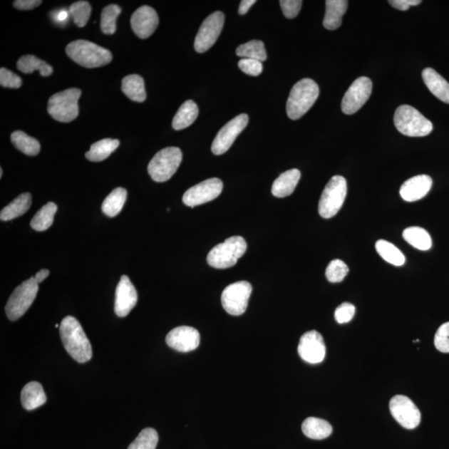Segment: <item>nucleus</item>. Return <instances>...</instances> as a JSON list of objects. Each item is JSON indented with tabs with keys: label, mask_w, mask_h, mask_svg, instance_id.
Returning <instances> with one entry per match:
<instances>
[{
	"label": "nucleus",
	"mask_w": 449,
	"mask_h": 449,
	"mask_svg": "<svg viewBox=\"0 0 449 449\" xmlns=\"http://www.w3.org/2000/svg\"><path fill=\"white\" fill-rule=\"evenodd\" d=\"M60 337L69 356L78 363H86L93 357L91 344L81 324L73 316L63 318L59 326Z\"/></svg>",
	"instance_id": "nucleus-1"
},
{
	"label": "nucleus",
	"mask_w": 449,
	"mask_h": 449,
	"mask_svg": "<svg viewBox=\"0 0 449 449\" xmlns=\"http://www.w3.org/2000/svg\"><path fill=\"white\" fill-rule=\"evenodd\" d=\"M66 53L73 61L88 68L105 66L111 63L113 59L109 50L82 39L68 43Z\"/></svg>",
	"instance_id": "nucleus-2"
},
{
	"label": "nucleus",
	"mask_w": 449,
	"mask_h": 449,
	"mask_svg": "<svg viewBox=\"0 0 449 449\" xmlns=\"http://www.w3.org/2000/svg\"><path fill=\"white\" fill-rule=\"evenodd\" d=\"M318 84L311 78H304L294 85L287 103L288 117L301 118L311 109L319 97Z\"/></svg>",
	"instance_id": "nucleus-3"
},
{
	"label": "nucleus",
	"mask_w": 449,
	"mask_h": 449,
	"mask_svg": "<svg viewBox=\"0 0 449 449\" xmlns=\"http://www.w3.org/2000/svg\"><path fill=\"white\" fill-rule=\"evenodd\" d=\"M393 122L398 131L408 137H425L433 128L428 119L409 105H402L396 109Z\"/></svg>",
	"instance_id": "nucleus-4"
},
{
	"label": "nucleus",
	"mask_w": 449,
	"mask_h": 449,
	"mask_svg": "<svg viewBox=\"0 0 449 449\" xmlns=\"http://www.w3.org/2000/svg\"><path fill=\"white\" fill-rule=\"evenodd\" d=\"M247 249V244L243 237H229L211 249L207 256V263L216 269L232 267L246 253Z\"/></svg>",
	"instance_id": "nucleus-5"
},
{
	"label": "nucleus",
	"mask_w": 449,
	"mask_h": 449,
	"mask_svg": "<svg viewBox=\"0 0 449 449\" xmlns=\"http://www.w3.org/2000/svg\"><path fill=\"white\" fill-rule=\"evenodd\" d=\"M82 91L78 88H68L50 97L48 113L60 123H70L78 116V99Z\"/></svg>",
	"instance_id": "nucleus-6"
},
{
	"label": "nucleus",
	"mask_w": 449,
	"mask_h": 449,
	"mask_svg": "<svg viewBox=\"0 0 449 449\" xmlns=\"http://www.w3.org/2000/svg\"><path fill=\"white\" fill-rule=\"evenodd\" d=\"M182 161L181 149L175 147L164 148L150 161L148 172L153 181L165 182L176 173Z\"/></svg>",
	"instance_id": "nucleus-7"
},
{
	"label": "nucleus",
	"mask_w": 449,
	"mask_h": 449,
	"mask_svg": "<svg viewBox=\"0 0 449 449\" xmlns=\"http://www.w3.org/2000/svg\"><path fill=\"white\" fill-rule=\"evenodd\" d=\"M347 195V182L342 176H334L327 183L319 202V213L331 218L341 209Z\"/></svg>",
	"instance_id": "nucleus-8"
},
{
	"label": "nucleus",
	"mask_w": 449,
	"mask_h": 449,
	"mask_svg": "<svg viewBox=\"0 0 449 449\" xmlns=\"http://www.w3.org/2000/svg\"><path fill=\"white\" fill-rule=\"evenodd\" d=\"M38 291V284L33 277L24 282L14 289L9 298L5 312L11 321H16L32 306Z\"/></svg>",
	"instance_id": "nucleus-9"
},
{
	"label": "nucleus",
	"mask_w": 449,
	"mask_h": 449,
	"mask_svg": "<svg viewBox=\"0 0 449 449\" xmlns=\"http://www.w3.org/2000/svg\"><path fill=\"white\" fill-rule=\"evenodd\" d=\"M252 292V284L247 282L229 284L222 294V304L224 311L232 316H242L247 311Z\"/></svg>",
	"instance_id": "nucleus-10"
},
{
	"label": "nucleus",
	"mask_w": 449,
	"mask_h": 449,
	"mask_svg": "<svg viewBox=\"0 0 449 449\" xmlns=\"http://www.w3.org/2000/svg\"><path fill=\"white\" fill-rule=\"evenodd\" d=\"M224 15L217 11L209 15L204 20L195 38L194 47L197 53H202L211 48L222 31Z\"/></svg>",
	"instance_id": "nucleus-11"
},
{
	"label": "nucleus",
	"mask_w": 449,
	"mask_h": 449,
	"mask_svg": "<svg viewBox=\"0 0 449 449\" xmlns=\"http://www.w3.org/2000/svg\"><path fill=\"white\" fill-rule=\"evenodd\" d=\"M372 88L371 79L367 77L357 78L344 94L341 103L343 113L347 115L357 113L371 97Z\"/></svg>",
	"instance_id": "nucleus-12"
},
{
	"label": "nucleus",
	"mask_w": 449,
	"mask_h": 449,
	"mask_svg": "<svg viewBox=\"0 0 449 449\" xmlns=\"http://www.w3.org/2000/svg\"><path fill=\"white\" fill-rule=\"evenodd\" d=\"M222 189V180L210 178L188 189L183 195L182 202L186 206L193 208L217 198Z\"/></svg>",
	"instance_id": "nucleus-13"
},
{
	"label": "nucleus",
	"mask_w": 449,
	"mask_h": 449,
	"mask_svg": "<svg viewBox=\"0 0 449 449\" xmlns=\"http://www.w3.org/2000/svg\"><path fill=\"white\" fill-rule=\"evenodd\" d=\"M389 409L392 416L401 426L413 429L421 422V413L411 398L403 396H396L389 402Z\"/></svg>",
	"instance_id": "nucleus-14"
},
{
	"label": "nucleus",
	"mask_w": 449,
	"mask_h": 449,
	"mask_svg": "<svg viewBox=\"0 0 449 449\" xmlns=\"http://www.w3.org/2000/svg\"><path fill=\"white\" fill-rule=\"evenodd\" d=\"M249 122L247 114H239L228 122L220 130L212 145V151L215 155H222L227 153L229 148L244 128Z\"/></svg>",
	"instance_id": "nucleus-15"
},
{
	"label": "nucleus",
	"mask_w": 449,
	"mask_h": 449,
	"mask_svg": "<svg viewBox=\"0 0 449 449\" xmlns=\"http://www.w3.org/2000/svg\"><path fill=\"white\" fill-rule=\"evenodd\" d=\"M299 356L309 363H321L326 357V347L321 334L316 331L304 333L299 339Z\"/></svg>",
	"instance_id": "nucleus-16"
},
{
	"label": "nucleus",
	"mask_w": 449,
	"mask_h": 449,
	"mask_svg": "<svg viewBox=\"0 0 449 449\" xmlns=\"http://www.w3.org/2000/svg\"><path fill=\"white\" fill-rule=\"evenodd\" d=\"M166 343L170 348L179 352L195 351L200 344V333L190 326H179L167 334Z\"/></svg>",
	"instance_id": "nucleus-17"
},
{
	"label": "nucleus",
	"mask_w": 449,
	"mask_h": 449,
	"mask_svg": "<svg viewBox=\"0 0 449 449\" xmlns=\"http://www.w3.org/2000/svg\"><path fill=\"white\" fill-rule=\"evenodd\" d=\"M159 24L156 10L143 5L133 13L131 18V26L135 34L140 38H148L155 32Z\"/></svg>",
	"instance_id": "nucleus-18"
},
{
	"label": "nucleus",
	"mask_w": 449,
	"mask_h": 449,
	"mask_svg": "<svg viewBox=\"0 0 449 449\" xmlns=\"http://www.w3.org/2000/svg\"><path fill=\"white\" fill-rule=\"evenodd\" d=\"M138 292L128 276H122L116 289L114 311L118 317H126L136 306Z\"/></svg>",
	"instance_id": "nucleus-19"
},
{
	"label": "nucleus",
	"mask_w": 449,
	"mask_h": 449,
	"mask_svg": "<svg viewBox=\"0 0 449 449\" xmlns=\"http://www.w3.org/2000/svg\"><path fill=\"white\" fill-rule=\"evenodd\" d=\"M433 186V180L428 175H418L407 180L401 188V196L404 201L413 202L426 196Z\"/></svg>",
	"instance_id": "nucleus-20"
},
{
	"label": "nucleus",
	"mask_w": 449,
	"mask_h": 449,
	"mask_svg": "<svg viewBox=\"0 0 449 449\" xmlns=\"http://www.w3.org/2000/svg\"><path fill=\"white\" fill-rule=\"evenodd\" d=\"M422 77L429 91L442 102L449 104V83L431 68L423 70Z\"/></svg>",
	"instance_id": "nucleus-21"
},
{
	"label": "nucleus",
	"mask_w": 449,
	"mask_h": 449,
	"mask_svg": "<svg viewBox=\"0 0 449 449\" xmlns=\"http://www.w3.org/2000/svg\"><path fill=\"white\" fill-rule=\"evenodd\" d=\"M301 176V172L298 169L288 170L279 175L272 185L273 196L283 198L291 195L297 187Z\"/></svg>",
	"instance_id": "nucleus-22"
},
{
	"label": "nucleus",
	"mask_w": 449,
	"mask_h": 449,
	"mask_svg": "<svg viewBox=\"0 0 449 449\" xmlns=\"http://www.w3.org/2000/svg\"><path fill=\"white\" fill-rule=\"evenodd\" d=\"M47 401L41 383L32 381L26 384L22 389L21 403L26 411H34L37 408L43 406Z\"/></svg>",
	"instance_id": "nucleus-23"
},
{
	"label": "nucleus",
	"mask_w": 449,
	"mask_h": 449,
	"mask_svg": "<svg viewBox=\"0 0 449 449\" xmlns=\"http://www.w3.org/2000/svg\"><path fill=\"white\" fill-rule=\"evenodd\" d=\"M348 4L346 0H327L326 14L323 20L324 27L328 30H336L341 27Z\"/></svg>",
	"instance_id": "nucleus-24"
},
{
	"label": "nucleus",
	"mask_w": 449,
	"mask_h": 449,
	"mask_svg": "<svg viewBox=\"0 0 449 449\" xmlns=\"http://www.w3.org/2000/svg\"><path fill=\"white\" fill-rule=\"evenodd\" d=\"M31 204V194L27 192L19 195L18 197L2 210L0 212V219L3 222H8L21 217L29 211Z\"/></svg>",
	"instance_id": "nucleus-25"
},
{
	"label": "nucleus",
	"mask_w": 449,
	"mask_h": 449,
	"mask_svg": "<svg viewBox=\"0 0 449 449\" xmlns=\"http://www.w3.org/2000/svg\"><path fill=\"white\" fill-rule=\"evenodd\" d=\"M122 91L134 102L143 103L147 98L144 80L137 74L128 75L122 80Z\"/></svg>",
	"instance_id": "nucleus-26"
},
{
	"label": "nucleus",
	"mask_w": 449,
	"mask_h": 449,
	"mask_svg": "<svg viewBox=\"0 0 449 449\" xmlns=\"http://www.w3.org/2000/svg\"><path fill=\"white\" fill-rule=\"evenodd\" d=\"M302 431L306 437L321 440L331 435L333 428L324 419L309 417L302 423Z\"/></svg>",
	"instance_id": "nucleus-27"
},
{
	"label": "nucleus",
	"mask_w": 449,
	"mask_h": 449,
	"mask_svg": "<svg viewBox=\"0 0 449 449\" xmlns=\"http://www.w3.org/2000/svg\"><path fill=\"white\" fill-rule=\"evenodd\" d=\"M199 109L197 103L192 100H188L180 107L177 113L172 120V128L175 130H183L187 128L196 121L198 117Z\"/></svg>",
	"instance_id": "nucleus-28"
},
{
	"label": "nucleus",
	"mask_w": 449,
	"mask_h": 449,
	"mask_svg": "<svg viewBox=\"0 0 449 449\" xmlns=\"http://www.w3.org/2000/svg\"><path fill=\"white\" fill-rule=\"evenodd\" d=\"M119 144L120 142L118 139H103L101 141L93 143L89 151L85 154V157L93 162H102L114 151H116Z\"/></svg>",
	"instance_id": "nucleus-29"
},
{
	"label": "nucleus",
	"mask_w": 449,
	"mask_h": 449,
	"mask_svg": "<svg viewBox=\"0 0 449 449\" xmlns=\"http://www.w3.org/2000/svg\"><path fill=\"white\" fill-rule=\"evenodd\" d=\"M128 192L126 189L118 187L108 195L102 205L103 212L108 217H114L121 212L126 202Z\"/></svg>",
	"instance_id": "nucleus-30"
},
{
	"label": "nucleus",
	"mask_w": 449,
	"mask_h": 449,
	"mask_svg": "<svg viewBox=\"0 0 449 449\" xmlns=\"http://www.w3.org/2000/svg\"><path fill=\"white\" fill-rule=\"evenodd\" d=\"M17 68L19 71L24 73H32L38 71L42 77H48L53 72V69L46 62L33 56V55H24L19 59Z\"/></svg>",
	"instance_id": "nucleus-31"
},
{
	"label": "nucleus",
	"mask_w": 449,
	"mask_h": 449,
	"mask_svg": "<svg viewBox=\"0 0 449 449\" xmlns=\"http://www.w3.org/2000/svg\"><path fill=\"white\" fill-rule=\"evenodd\" d=\"M403 237L412 247L420 251H428L432 247L430 234L425 229L418 227H411L404 229Z\"/></svg>",
	"instance_id": "nucleus-32"
},
{
	"label": "nucleus",
	"mask_w": 449,
	"mask_h": 449,
	"mask_svg": "<svg viewBox=\"0 0 449 449\" xmlns=\"http://www.w3.org/2000/svg\"><path fill=\"white\" fill-rule=\"evenodd\" d=\"M58 210L57 205L48 202L40 208L30 222V226L37 232L46 231L53 223L55 214Z\"/></svg>",
	"instance_id": "nucleus-33"
},
{
	"label": "nucleus",
	"mask_w": 449,
	"mask_h": 449,
	"mask_svg": "<svg viewBox=\"0 0 449 449\" xmlns=\"http://www.w3.org/2000/svg\"><path fill=\"white\" fill-rule=\"evenodd\" d=\"M376 251L384 261L396 267H401L406 263V259L404 254L393 244L378 239L376 244Z\"/></svg>",
	"instance_id": "nucleus-34"
},
{
	"label": "nucleus",
	"mask_w": 449,
	"mask_h": 449,
	"mask_svg": "<svg viewBox=\"0 0 449 449\" xmlns=\"http://www.w3.org/2000/svg\"><path fill=\"white\" fill-rule=\"evenodd\" d=\"M11 142L14 146L27 156H36L41 149L36 139L29 136L22 131H15L11 134Z\"/></svg>",
	"instance_id": "nucleus-35"
},
{
	"label": "nucleus",
	"mask_w": 449,
	"mask_h": 449,
	"mask_svg": "<svg viewBox=\"0 0 449 449\" xmlns=\"http://www.w3.org/2000/svg\"><path fill=\"white\" fill-rule=\"evenodd\" d=\"M236 53L239 57L256 59L262 63L267 58L266 48L261 40H252V41L239 45Z\"/></svg>",
	"instance_id": "nucleus-36"
},
{
	"label": "nucleus",
	"mask_w": 449,
	"mask_h": 449,
	"mask_svg": "<svg viewBox=\"0 0 449 449\" xmlns=\"http://www.w3.org/2000/svg\"><path fill=\"white\" fill-rule=\"evenodd\" d=\"M122 12L118 4H110L103 9L101 14V29L105 34L112 35L117 30V19Z\"/></svg>",
	"instance_id": "nucleus-37"
},
{
	"label": "nucleus",
	"mask_w": 449,
	"mask_h": 449,
	"mask_svg": "<svg viewBox=\"0 0 449 449\" xmlns=\"http://www.w3.org/2000/svg\"><path fill=\"white\" fill-rule=\"evenodd\" d=\"M158 443V433L154 428L143 429L128 449H156Z\"/></svg>",
	"instance_id": "nucleus-38"
},
{
	"label": "nucleus",
	"mask_w": 449,
	"mask_h": 449,
	"mask_svg": "<svg viewBox=\"0 0 449 449\" xmlns=\"http://www.w3.org/2000/svg\"><path fill=\"white\" fill-rule=\"evenodd\" d=\"M91 5L88 1H78L70 6L68 13L73 19V22L79 28H83L88 22L91 15Z\"/></svg>",
	"instance_id": "nucleus-39"
},
{
	"label": "nucleus",
	"mask_w": 449,
	"mask_h": 449,
	"mask_svg": "<svg viewBox=\"0 0 449 449\" xmlns=\"http://www.w3.org/2000/svg\"><path fill=\"white\" fill-rule=\"evenodd\" d=\"M349 273V267L341 259H334L326 268V276L329 282L339 283Z\"/></svg>",
	"instance_id": "nucleus-40"
},
{
	"label": "nucleus",
	"mask_w": 449,
	"mask_h": 449,
	"mask_svg": "<svg viewBox=\"0 0 449 449\" xmlns=\"http://www.w3.org/2000/svg\"><path fill=\"white\" fill-rule=\"evenodd\" d=\"M434 346L439 352L449 353V322L438 328L434 336Z\"/></svg>",
	"instance_id": "nucleus-41"
},
{
	"label": "nucleus",
	"mask_w": 449,
	"mask_h": 449,
	"mask_svg": "<svg viewBox=\"0 0 449 449\" xmlns=\"http://www.w3.org/2000/svg\"><path fill=\"white\" fill-rule=\"evenodd\" d=\"M238 67L242 71L251 76L257 77L263 71V63L256 59L242 58L238 63Z\"/></svg>",
	"instance_id": "nucleus-42"
},
{
	"label": "nucleus",
	"mask_w": 449,
	"mask_h": 449,
	"mask_svg": "<svg viewBox=\"0 0 449 449\" xmlns=\"http://www.w3.org/2000/svg\"><path fill=\"white\" fill-rule=\"evenodd\" d=\"M23 81L21 78L18 76L10 70L1 68L0 69V85L4 88H19L22 86Z\"/></svg>",
	"instance_id": "nucleus-43"
},
{
	"label": "nucleus",
	"mask_w": 449,
	"mask_h": 449,
	"mask_svg": "<svg viewBox=\"0 0 449 449\" xmlns=\"http://www.w3.org/2000/svg\"><path fill=\"white\" fill-rule=\"evenodd\" d=\"M354 314H356V307L351 303H343L338 306L334 312V318L339 324H346L352 321Z\"/></svg>",
	"instance_id": "nucleus-44"
},
{
	"label": "nucleus",
	"mask_w": 449,
	"mask_h": 449,
	"mask_svg": "<svg viewBox=\"0 0 449 449\" xmlns=\"http://www.w3.org/2000/svg\"><path fill=\"white\" fill-rule=\"evenodd\" d=\"M279 4H281L284 16L291 19L296 18L301 11L303 1L301 0H281Z\"/></svg>",
	"instance_id": "nucleus-45"
},
{
	"label": "nucleus",
	"mask_w": 449,
	"mask_h": 449,
	"mask_svg": "<svg viewBox=\"0 0 449 449\" xmlns=\"http://www.w3.org/2000/svg\"><path fill=\"white\" fill-rule=\"evenodd\" d=\"M394 9L406 11L411 6H417L422 3L421 0H391L388 1Z\"/></svg>",
	"instance_id": "nucleus-46"
},
{
	"label": "nucleus",
	"mask_w": 449,
	"mask_h": 449,
	"mask_svg": "<svg viewBox=\"0 0 449 449\" xmlns=\"http://www.w3.org/2000/svg\"><path fill=\"white\" fill-rule=\"evenodd\" d=\"M41 4V0H17L14 2V6L19 10H31Z\"/></svg>",
	"instance_id": "nucleus-47"
},
{
	"label": "nucleus",
	"mask_w": 449,
	"mask_h": 449,
	"mask_svg": "<svg viewBox=\"0 0 449 449\" xmlns=\"http://www.w3.org/2000/svg\"><path fill=\"white\" fill-rule=\"evenodd\" d=\"M256 3V0H242L241 4H239L238 9L239 14L241 15L246 14L252 5Z\"/></svg>",
	"instance_id": "nucleus-48"
},
{
	"label": "nucleus",
	"mask_w": 449,
	"mask_h": 449,
	"mask_svg": "<svg viewBox=\"0 0 449 449\" xmlns=\"http://www.w3.org/2000/svg\"><path fill=\"white\" fill-rule=\"evenodd\" d=\"M50 272L47 269H40V271L33 277L35 282L38 284L41 283L49 276Z\"/></svg>",
	"instance_id": "nucleus-49"
},
{
	"label": "nucleus",
	"mask_w": 449,
	"mask_h": 449,
	"mask_svg": "<svg viewBox=\"0 0 449 449\" xmlns=\"http://www.w3.org/2000/svg\"><path fill=\"white\" fill-rule=\"evenodd\" d=\"M68 17V13L66 11H61L58 14L57 19L60 20V21H64Z\"/></svg>",
	"instance_id": "nucleus-50"
},
{
	"label": "nucleus",
	"mask_w": 449,
	"mask_h": 449,
	"mask_svg": "<svg viewBox=\"0 0 449 449\" xmlns=\"http://www.w3.org/2000/svg\"><path fill=\"white\" fill-rule=\"evenodd\" d=\"M3 177V169L0 168V178H2Z\"/></svg>",
	"instance_id": "nucleus-51"
}]
</instances>
